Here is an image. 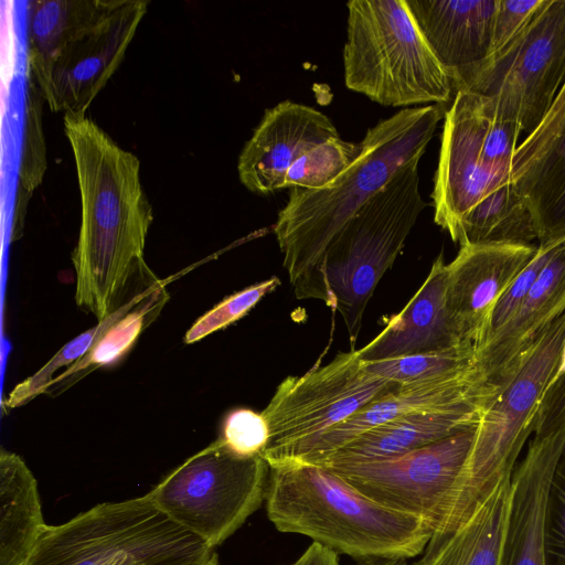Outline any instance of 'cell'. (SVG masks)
Masks as SVG:
<instances>
[{
  "mask_svg": "<svg viewBox=\"0 0 565 565\" xmlns=\"http://www.w3.org/2000/svg\"><path fill=\"white\" fill-rule=\"evenodd\" d=\"M81 193L82 221L72 255L75 299L98 321L122 302L136 271L145 268L143 248L152 206L140 180L139 159L121 148L92 119L65 115Z\"/></svg>",
  "mask_w": 565,
  "mask_h": 565,
  "instance_id": "cell-1",
  "label": "cell"
},
{
  "mask_svg": "<svg viewBox=\"0 0 565 565\" xmlns=\"http://www.w3.org/2000/svg\"><path fill=\"white\" fill-rule=\"evenodd\" d=\"M446 110L445 105L403 108L366 131L360 154L333 182L315 190L290 189L274 233L298 299H318L331 308L323 275L329 245L401 168L423 157Z\"/></svg>",
  "mask_w": 565,
  "mask_h": 565,
  "instance_id": "cell-2",
  "label": "cell"
},
{
  "mask_svg": "<svg viewBox=\"0 0 565 565\" xmlns=\"http://www.w3.org/2000/svg\"><path fill=\"white\" fill-rule=\"evenodd\" d=\"M268 466L265 505L279 532L308 536L358 561L415 557L434 534L424 520L381 505L324 466Z\"/></svg>",
  "mask_w": 565,
  "mask_h": 565,
  "instance_id": "cell-3",
  "label": "cell"
},
{
  "mask_svg": "<svg viewBox=\"0 0 565 565\" xmlns=\"http://www.w3.org/2000/svg\"><path fill=\"white\" fill-rule=\"evenodd\" d=\"M145 0H41L28 4V64L51 110L84 116L121 64Z\"/></svg>",
  "mask_w": 565,
  "mask_h": 565,
  "instance_id": "cell-4",
  "label": "cell"
},
{
  "mask_svg": "<svg viewBox=\"0 0 565 565\" xmlns=\"http://www.w3.org/2000/svg\"><path fill=\"white\" fill-rule=\"evenodd\" d=\"M343 47L345 86L383 105H445L452 84L406 0H351Z\"/></svg>",
  "mask_w": 565,
  "mask_h": 565,
  "instance_id": "cell-5",
  "label": "cell"
},
{
  "mask_svg": "<svg viewBox=\"0 0 565 565\" xmlns=\"http://www.w3.org/2000/svg\"><path fill=\"white\" fill-rule=\"evenodd\" d=\"M214 548L161 512L148 494L99 503L46 525L25 565H212Z\"/></svg>",
  "mask_w": 565,
  "mask_h": 565,
  "instance_id": "cell-6",
  "label": "cell"
},
{
  "mask_svg": "<svg viewBox=\"0 0 565 565\" xmlns=\"http://www.w3.org/2000/svg\"><path fill=\"white\" fill-rule=\"evenodd\" d=\"M565 344V312L521 360L516 372L483 407L475 439L436 535L454 531L500 480L511 477L532 436V423Z\"/></svg>",
  "mask_w": 565,
  "mask_h": 565,
  "instance_id": "cell-7",
  "label": "cell"
},
{
  "mask_svg": "<svg viewBox=\"0 0 565 565\" xmlns=\"http://www.w3.org/2000/svg\"><path fill=\"white\" fill-rule=\"evenodd\" d=\"M419 160L401 168L342 227L327 249L324 280L331 308L343 318L351 351L355 350L369 300L427 206L419 191Z\"/></svg>",
  "mask_w": 565,
  "mask_h": 565,
  "instance_id": "cell-8",
  "label": "cell"
},
{
  "mask_svg": "<svg viewBox=\"0 0 565 565\" xmlns=\"http://www.w3.org/2000/svg\"><path fill=\"white\" fill-rule=\"evenodd\" d=\"M431 193L434 221L455 242L469 212L512 180L521 126L502 117L477 93L459 90L446 110Z\"/></svg>",
  "mask_w": 565,
  "mask_h": 565,
  "instance_id": "cell-9",
  "label": "cell"
},
{
  "mask_svg": "<svg viewBox=\"0 0 565 565\" xmlns=\"http://www.w3.org/2000/svg\"><path fill=\"white\" fill-rule=\"evenodd\" d=\"M269 466L217 439L188 458L147 494L174 523L215 548L265 502Z\"/></svg>",
  "mask_w": 565,
  "mask_h": 565,
  "instance_id": "cell-10",
  "label": "cell"
},
{
  "mask_svg": "<svg viewBox=\"0 0 565 565\" xmlns=\"http://www.w3.org/2000/svg\"><path fill=\"white\" fill-rule=\"evenodd\" d=\"M399 384L371 374L356 350L322 366L286 377L262 412L269 427L263 454L268 465L341 424Z\"/></svg>",
  "mask_w": 565,
  "mask_h": 565,
  "instance_id": "cell-11",
  "label": "cell"
},
{
  "mask_svg": "<svg viewBox=\"0 0 565 565\" xmlns=\"http://www.w3.org/2000/svg\"><path fill=\"white\" fill-rule=\"evenodd\" d=\"M565 84V0H546L468 89L530 134Z\"/></svg>",
  "mask_w": 565,
  "mask_h": 565,
  "instance_id": "cell-12",
  "label": "cell"
},
{
  "mask_svg": "<svg viewBox=\"0 0 565 565\" xmlns=\"http://www.w3.org/2000/svg\"><path fill=\"white\" fill-rule=\"evenodd\" d=\"M476 426L398 457L324 467L381 505L424 520L436 533L448 513Z\"/></svg>",
  "mask_w": 565,
  "mask_h": 565,
  "instance_id": "cell-13",
  "label": "cell"
},
{
  "mask_svg": "<svg viewBox=\"0 0 565 565\" xmlns=\"http://www.w3.org/2000/svg\"><path fill=\"white\" fill-rule=\"evenodd\" d=\"M499 390L486 380L477 364L435 380L398 385L341 424L298 447L282 461L319 463L364 433L398 417L466 403L488 404Z\"/></svg>",
  "mask_w": 565,
  "mask_h": 565,
  "instance_id": "cell-14",
  "label": "cell"
},
{
  "mask_svg": "<svg viewBox=\"0 0 565 565\" xmlns=\"http://www.w3.org/2000/svg\"><path fill=\"white\" fill-rule=\"evenodd\" d=\"M537 250L533 244H465L447 264L446 310L462 342L479 341L502 294Z\"/></svg>",
  "mask_w": 565,
  "mask_h": 565,
  "instance_id": "cell-15",
  "label": "cell"
},
{
  "mask_svg": "<svg viewBox=\"0 0 565 565\" xmlns=\"http://www.w3.org/2000/svg\"><path fill=\"white\" fill-rule=\"evenodd\" d=\"M511 175L533 217L539 245L565 241V84L516 147Z\"/></svg>",
  "mask_w": 565,
  "mask_h": 565,
  "instance_id": "cell-16",
  "label": "cell"
},
{
  "mask_svg": "<svg viewBox=\"0 0 565 565\" xmlns=\"http://www.w3.org/2000/svg\"><path fill=\"white\" fill-rule=\"evenodd\" d=\"M455 94L468 90L493 55L499 0H406Z\"/></svg>",
  "mask_w": 565,
  "mask_h": 565,
  "instance_id": "cell-17",
  "label": "cell"
},
{
  "mask_svg": "<svg viewBox=\"0 0 565 565\" xmlns=\"http://www.w3.org/2000/svg\"><path fill=\"white\" fill-rule=\"evenodd\" d=\"M335 137L340 135L327 115L311 106L284 100L265 110L242 149L237 162L239 180L257 194L284 189L290 166L307 151Z\"/></svg>",
  "mask_w": 565,
  "mask_h": 565,
  "instance_id": "cell-18",
  "label": "cell"
},
{
  "mask_svg": "<svg viewBox=\"0 0 565 565\" xmlns=\"http://www.w3.org/2000/svg\"><path fill=\"white\" fill-rule=\"evenodd\" d=\"M565 312V241L545 266L515 315L475 350L486 380L501 388L542 334Z\"/></svg>",
  "mask_w": 565,
  "mask_h": 565,
  "instance_id": "cell-19",
  "label": "cell"
},
{
  "mask_svg": "<svg viewBox=\"0 0 565 565\" xmlns=\"http://www.w3.org/2000/svg\"><path fill=\"white\" fill-rule=\"evenodd\" d=\"M564 441L532 438L511 479V505L501 565H548L546 505Z\"/></svg>",
  "mask_w": 565,
  "mask_h": 565,
  "instance_id": "cell-20",
  "label": "cell"
},
{
  "mask_svg": "<svg viewBox=\"0 0 565 565\" xmlns=\"http://www.w3.org/2000/svg\"><path fill=\"white\" fill-rule=\"evenodd\" d=\"M447 264L440 254L430 271L406 306L387 321L383 331L356 350L363 362H374L411 354L437 352L463 343L446 310Z\"/></svg>",
  "mask_w": 565,
  "mask_h": 565,
  "instance_id": "cell-21",
  "label": "cell"
},
{
  "mask_svg": "<svg viewBox=\"0 0 565 565\" xmlns=\"http://www.w3.org/2000/svg\"><path fill=\"white\" fill-rule=\"evenodd\" d=\"M486 405L466 403L398 417L364 433L316 465H354L405 455L476 426Z\"/></svg>",
  "mask_w": 565,
  "mask_h": 565,
  "instance_id": "cell-22",
  "label": "cell"
},
{
  "mask_svg": "<svg viewBox=\"0 0 565 565\" xmlns=\"http://www.w3.org/2000/svg\"><path fill=\"white\" fill-rule=\"evenodd\" d=\"M511 477L503 478L454 531L433 535L425 565H501L511 505Z\"/></svg>",
  "mask_w": 565,
  "mask_h": 565,
  "instance_id": "cell-23",
  "label": "cell"
},
{
  "mask_svg": "<svg viewBox=\"0 0 565 565\" xmlns=\"http://www.w3.org/2000/svg\"><path fill=\"white\" fill-rule=\"evenodd\" d=\"M45 524L38 482L15 454L0 452V565H25Z\"/></svg>",
  "mask_w": 565,
  "mask_h": 565,
  "instance_id": "cell-24",
  "label": "cell"
},
{
  "mask_svg": "<svg viewBox=\"0 0 565 565\" xmlns=\"http://www.w3.org/2000/svg\"><path fill=\"white\" fill-rule=\"evenodd\" d=\"M536 231L513 181L486 195L463 218L455 242L465 244H531Z\"/></svg>",
  "mask_w": 565,
  "mask_h": 565,
  "instance_id": "cell-25",
  "label": "cell"
},
{
  "mask_svg": "<svg viewBox=\"0 0 565 565\" xmlns=\"http://www.w3.org/2000/svg\"><path fill=\"white\" fill-rule=\"evenodd\" d=\"M167 299L163 286L157 281L143 299L104 332L86 355L54 379L51 385L90 366H105L121 358L135 343L142 329L157 317Z\"/></svg>",
  "mask_w": 565,
  "mask_h": 565,
  "instance_id": "cell-26",
  "label": "cell"
},
{
  "mask_svg": "<svg viewBox=\"0 0 565 565\" xmlns=\"http://www.w3.org/2000/svg\"><path fill=\"white\" fill-rule=\"evenodd\" d=\"M364 364L371 374L399 385L426 382L476 365L475 345L463 343L445 351L411 354Z\"/></svg>",
  "mask_w": 565,
  "mask_h": 565,
  "instance_id": "cell-27",
  "label": "cell"
},
{
  "mask_svg": "<svg viewBox=\"0 0 565 565\" xmlns=\"http://www.w3.org/2000/svg\"><path fill=\"white\" fill-rule=\"evenodd\" d=\"M158 280L151 282L141 292L135 294L107 318L66 343L41 370L18 384L3 402L7 407H17L43 393L53 382V374L62 366L72 365L88 353L95 342L122 315L135 307L153 288Z\"/></svg>",
  "mask_w": 565,
  "mask_h": 565,
  "instance_id": "cell-28",
  "label": "cell"
},
{
  "mask_svg": "<svg viewBox=\"0 0 565 565\" xmlns=\"http://www.w3.org/2000/svg\"><path fill=\"white\" fill-rule=\"evenodd\" d=\"M360 143L335 137L299 157L288 169L284 189L315 190L340 177L360 154Z\"/></svg>",
  "mask_w": 565,
  "mask_h": 565,
  "instance_id": "cell-29",
  "label": "cell"
},
{
  "mask_svg": "<svg viewBox=\"0 0 565 565\" xmlns=\"http://www.w3.org/2000/svg\"><path fill=\"white\" fill-rule=\"evenodd\" d=\"M563 243L564 241L537 246L535 256L514 278L494 305L475 350L490 340L515 315L539 276Z\"/></svg>",
  "mask_w": 565,
  "mask_h": 565,
  "instance_id": "cell-30",
  "label": "cell"
},
{
  "mask_svg": "<svg viewBox=\"0 0 565 565\" xmlns=\"http://www.w3.org/2000/svg\"><path fill=\"white\" fill-rule=\"evenodd\" d=\"M279 285V278L274 276L226 297L193 323L184 337V342L194 343L237 321Z\"/></svg>",
  "mask_w": 565,
  "mask_h": 565,
  "instance_id": "cell-31",
  "label": "cell"
},
{
  "mask_svg": "<svg viewBox=\"0 0 565 565\" xmlns=\"http://www.w3.org/2000/svg\"><path fill=\"white\" fill-rule=\"evenodd\" d=\"M42 100L38 86L30 78L25 105L24 142L19 170L20 183L29 193L41 183L46 167L41 118Z\"/></svg>",
  "mask_w": 565,
  "mask_h": 565,
  "instance_id": "cell-32",
  "label": "cell"
},
{
  "mask_svg": "<svg viewBox=\"0 0 565 565\" xmlns=\"http://www.w3.org/2000/svg\"><path fill=\"white\" fill-rule=\"evenodd\" d=\"M218 439L237 456L263 457L269 441V427L262 413L236 408L226 415Z\"/></svg>",
  "mask_w": 565,
  "mask_h": 565,
  "instance_id": "cell-33",
  "label": "cell"
},
{
  "mask_svg": "<svg viewBox=\"0 0 565 565\" xmlns=\"http://www.w3.org/2000/svg\"><path fill=\"white\" fill-rule=\"evenodd\" d=\"M532 438L565 439V344L533 418Z\"/></svg>",
  "mask_w": 565,
  "mask_h": 565,
  "instance_id": "cell-34",
  "label": "cell"
},
{
  "mask_svg": "<svg viewBox=\"0 0 565 565\" xmlns=\"http://www.w3.org/2000/svg\"><path fill=\"white\" fill-rule=\"evenodd\" d=\"M548 565L565 562V447L555 466L546 505Z\"/></svg>",
  "mask_w": 565,
  "mask_h": 565,
  "instance_id": "cell-35",
  "label": "cell"
},
{
  "mask_svg": "<svg viewBox=\"0 0 565 565\" xmlns=\"http://www.w3.org/2000/svg\"><path fill=\"white\" fill-rule=\"evenodd\" d=\"M546 0H499L493 30V54L507 46Z\"/></svg>",
  "mask_w": 565,
  "mask_h": 565,
  "instance_id": "cell-36",
  "label": "cell"
},
{
  "mask_svg": "<svg viewBox=\"0 0 565 565\" xmlns=\"http://www.w3.org/2000/svg\"><path fill=\"white\" fill-rule=\"evenodd\" d=\"M288 565H340V559L338 553L313 542L295 562Z\"/></svg>",
  "mask_w": 565,
  "mask_h": 565,
  "instance_id": "cell-37",
  "label": "cell"
},
{
  "mask_svg": "<svg viewBox=\"0 0 565 565\" xmlns=\"http://www.w3.org/2000/svg\"><path fill=\"white\" fill-rule=\"evenodd\" d=\"M412 565H425V564H424V562L422 559H419V561L413 563Z\"/></svg>",
  "mask_w": 565,
  "mask_h": 565,
  "instance_id": "cell-38",
  "label": "cell"
},
{
  "mask_svg": "<svg viewBox=\"0 0 565 565\" xmlns=\"http://www.w3.org/2000/svg\"><path fill=\"white\" fill-rule=\"evenodd\" d=\"M557 565H565V562H562V563H559V564H557Z\"/></svg>",
  "mask_w": 565,
  "mask_h": 565,
  "instance_id": "cell-39",
  "label": "cell"
},
{
  "mask_svg": "<svg viewBox=\"0 0 565 565\" xmlns=\"http://www.w3.org/2000/svg\"><path fill=\"white\" fill-rule=\"evenodd\" d=\"M212 565H218V562H215V563H214V564H212Z\"/></svg>",
  "mask_w": 565,
  "mask_h": 565,
  "instance_id": "cell-40",
  "label": "cell"
}]
</instances>
